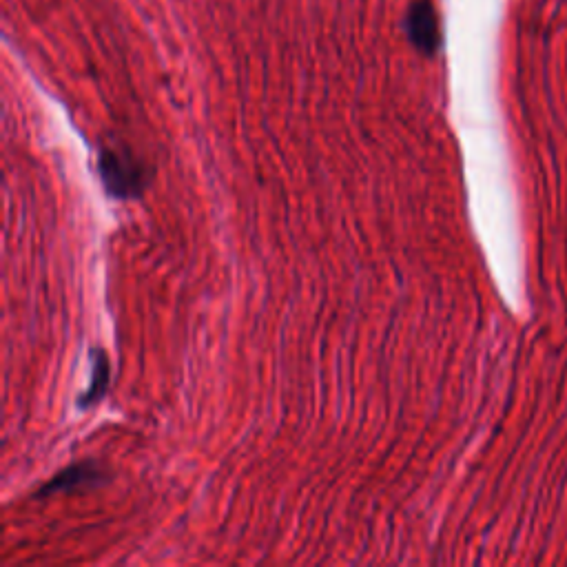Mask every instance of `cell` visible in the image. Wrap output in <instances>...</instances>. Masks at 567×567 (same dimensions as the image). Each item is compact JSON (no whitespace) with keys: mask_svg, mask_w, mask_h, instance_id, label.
<instances>
[{"mask_svg":"<svg viewBox=\"0 0 567 567\" xmlns=\"http://www.w3.org/2000/svg\"><path fill=\"white\" fill-rule=\"evenodd\" d=\"M109 481V470L105 466H100L98 461H80L69 466L65 470H60L56 477H51L43 488H40L34 497L36 499H49L58 497V494H69L76 490H91L98 488L102 483Z\"/></svg>","mask_w":567,"mask_h":567,"instance_id":"obj_2","label":"cell"},{"mask_svg":"<svg viewBox=\"0 0 567 567\" xmlns=\"http://www.w3.org/2000/svg\"><path fill=\"white\" fill-rule=\"evenodd\" d=\"M98 173L102 187L116 200L140 198L144 187H147L142 164L131 158L127 151L102 147L98 153Z\"/></svg>","mask_w":567,"mask_h":567,"instance_id":"obj_1","label":"cell"},{"mask_svg":"<svg viewBox=\"0 0 567 567\" xmlns=\"http://www.w3.org/2000/svg\"><path fill=\"white\" fill-rule=\"evenodd\" d=\"M91 384L85 390V395L78 397V408L87 410L94 408L98 401H102V397L107 395L109 384H111V364L105 350L94 348L91 350Z\"/></svg>","mask_w":567,"mask_h":567,"instance_id":"obj_4","label":"cell"},{"mask_svg":"<svg viewBox=\"0 0 567 567\" xmlns=\"http://www.w3.org/2000/svg\"><path fill=\"white\" fill-rule=\"evenodd\" d=\"M408 38L424 56H435L441 45L439 20L430 0H415L408 9Z\"/></svg>","mask_w":567,"mask_h":567,"instance_id":"obj_3","label":"cell"}]
</instances>
